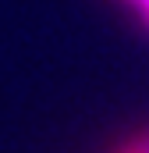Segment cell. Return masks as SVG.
Instances as JSON below:
<instances>
[{"label": "cell", "mask_w": 149, "mask_h": 153, "mask_svg": "<svg viewBox=\"0 0 149 153\" xmlns=\"http://www.w3.org/2000/svg\"><path fill=\"white\" fill-rule=\"evenodd\" d=\"M139 143H142V146H146V150H149V139H139Z\"/></svg>", "instance_id": "obj_3"}, {"label": "cell", "mask_w": 149, "mask_h": 153, "mask_svg": "<svg viewBox=\"0 0 149 153\" xmlns=\"http://www.w3.org/2000/svg\"><path fill=\"white\" fill-rule=\"evenodd\" d=\"M124 153H149V150H146V146H142V143H131V146H128V150H124Z\"/></svg>", "instance_id": "obj_2"}, {"label": "cell", "mask_w": 149, "mask_h": 153, "mask_svg": "<svg viewBox=\"0 0 149 153\" xmlns=\"http://www.w3.org/2000/svg\"><path fill=\"white\" fill-rule=\"evenodd\" d=\"M128 4H131V7H135V11H139V14L149 22V0H128Z\"/></svg>", "instance_id": "obj_1"}]
</instances>
